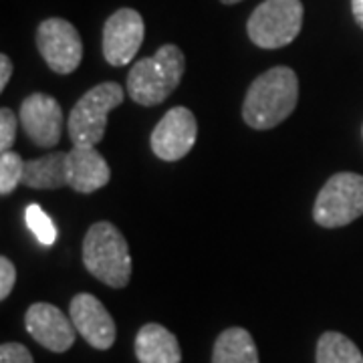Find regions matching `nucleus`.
I'll use <instances>...</instances> for the list:
<instances>
[{
  "label": "nucleus",
  "mask_w": 363,
  "mask_h": 363,
  "mask_svg": "<svg viewBox=\"0 0 363 363\" xmlns=\"http://www.w3.org/2000/svg\"><path fill=\"white\" fill-rule=\"evenodd\" d=\"M111 169L95 145H73L67 152V184L79 194L97 192L109 184Z\"/></svg>",
  "instance_id": "13"
},
{
  "label": "nucleus",
  "mask_w": 363,
  "mask_h": 363,
  "mask_svg": "<svg viewBox=\"0 0 363 363\" xmlns=\"http://www.w3.org/2000/svg\"><path fill=\"white\" fill-rule=\"evenodd\" d=\"M21 125L37 147L51 150L63 135V109L47 93H30L21 104Z\"/></svg>",
  "instance_id": "9"
},
{
  "label": "nucleus",
  "mask_w": 363,
  "mask_h": 363,
  "mask_svg": "<svg viewBox=\"0 0 363 363\" xmlns=\"http://www.w3.org/2000/svg\"><path fill=\"white\" fill-rule=\"evenodd\" d=\"M11 77H13V61L9 59V55H0V91L6 89Z\"/></svg>",
  "instance_id": "23"
},
{
  "label": "nucleus",
  "mask_w": 363,
  "mask_h": 363,
  "mask_svg": "<svg viewBox=\"0 0 363 363\" xmlns=\"http://www.w3.org/2000/svg\"><path fill=\"white\" fill-rule=\"evenodd\" d=\"M25 222L28 230L37 236L43 247H52L57 240V228L49 218V214L39 204H28L25 210Z\"/></svg>",
  "instance_id": "18"
},
{
  "label": "nucleus",
  "mask_w": 363,
  "mask_h": 363,
  "mask_svg": "<svg viewBox=\"0 0 363 363\" xmlns=\"http://www.w3.org/2000/svg\"><path fill=\"white\" fill-rule=\"evenodd\" d=\"M37 49L52 73L69 75L83 61V40L65 18H47L37 28Z\"/></svg>",
  "instance_id": "7"
},
{
  "label": "nucleus",
  "mask_w": 363,
  "mask_h": 363,
  "mask_svg": "<svg viewBox=\"0 0 363 363\" xmlns=\"http://www.w3.org/2000/svg\"><path fill=\"white\" fill-rule=\"evenodd\" d=\"M85 269L107 286L123 289L131 279V255L125 236L111 222L91 226L83 238Z\"/></svg>",
  "instance_id": "3"
},
{
  "label": "nucleus",
  "mask_w": 363,
  "mask_h": 363,
  "mask_svg": "<svg viewBox=\"0 0 363 363\" xmlns=\"http://www.w3.org/2000/svg\"><path fill=\"white\" fill-rule=\"evenodd\" d=\"M123 104V89L116 81H105L89 89L73 105L67 131L73 145H97L107 130L109 111Z\"/></svg>",
  "instance_id": "4"
},
{
  "label": "nucleus",
  "mask_w": 363,
  "mask_h": 363,
  "mask_svg": "<svg viewBox=\"0 0 363 363\" xmlns=\"http://www.w3.org/2000/svg\"><path fill=\"white\" fill-rule=\"evenodd\" d=\"M23 184L33 190H59L67 184V152H55L25 162Z\"/></svg>",
  "instance_id": "15"
},
{
  "label": "nucleus",
  "mask_w": 363,
  "mask_h": 363,
  "mask_svg": "<svg viewBox=\"0 0 363 363\" xmlns=\"http://www.w3.org/2000/svg\"><path fill=\"white\" fill-rule=\"evenodd\" d=\"M69 315L77 333L95 350H109L117 337L113 317L105 305L89 293H79L69 303Z\"/></svg>",
  "instance_id": "12"
},
{
  "label": "nucleus",
  "mask_w": 363,
  "mask_h": 363,
  "mask_svg": "<svg viewBox=\"0 0 363 363\" xmlns=\"http://www.w3.org/2000/svg\"><path fill=\"white\" fill-rule=\"evenodd\" d=\"M351 13L355 23L363 28V0H351Z\"/></svg>",
  "instance_id": "24"
},
{
  "label": "nucleus",
  "mask_w": 363,
  "mask_h": 363,
  "mask_svg": "<svg viewBox=\"0 0 363 363\" xmlns=\"http://www.w3.org/2000/svg\"><path fill=\"white\" fill-rule=\"evenodd\" d=\"M0 363H35L30 351L21 343H2Z\"/></svg>",
  "instance_id": "21"
},
{
  "label": "nucleus",
  "mask_w": 363,
  "mask_h": 363,
  "mask_svg": "<svg viewBox=\"0 0 363 363\" xmlns=\"http://www.w3.org/2000/svg\"><path fill=\"white\" fill-rule=\"evenodd\" d=\"M16 283V269L9 257H0V298H9Z\"/></svg>",
  "instance_id": "22"
},
{
  "label": "nucleus",
  "mask_w": 363,
  "mask_h": 363,
  "mask_svg": "<svg viewBox=\"0 0 363 363\" xmlns=\"http://www.w3.org/2000/svg\"><path fill=\"white\" fill-rule=\"evenodd\" d=\"M135 357L140 363H182L180 343L164 325L147 323L135 335Z\"/></svg>",
  "instance_id": "14"
},
{
  "label": "nucleus",
  "mask_w": 363,
  "mask_h": 363,
  "mask_svg": "<svg viewBox=\"0 0 363 363\" xmlns=\"http://www.w3.org/2000/svg\"><path fill=\"white\" fill-rule=\"evenodd\" d=\"M303 28L301 0H264L247 23L248 39L260 49H283L297 39Z\"/></svg>",
  "instance_id": "5"
},
{
  "label": "nucleus",
  "mask_w": 363,
  "mask_h": 363,
  "mask_svg": "<svg viewBox=\"0 0 363 363\" xmlns=\"http://www.w3.org/2000/svg\"><path fill=\"white\" fill-rule=\"evenodd\" d=\"M21 119H16L13 109L2 107L0 109V152H11L16 140V125Z\"/></svg>",
  "instance_id": "20"
},
{
  "label": "nucleus",
  "mask_w": 363,
  "mask_h": 363,
  "mask_svg": "<svg viewBox=\"0 0 363 363\" xmlns=\"http://www.w3.org/2000/svg\"><path fill=\"white\" fill-rule=\"evenodd\" d=\"M222 4H238V2H242V0H220Z\"/></svg>",
  "instance_id": "25"
},
{
  "label": "nucleus",
  "mask_w": 363,
  "mask_h": 363,
  "mask_svg": "<svg viewBox=\"0 0 363 363\" xmlns=\"http://www.w3.org/2000/svg\"><path fill=\"white\" fill-rule=\"evenodd\" d=\"M212 363H259V350L252 335L242 327L222 331L214 343Z\"/></svg>",
  "instance_id": "16"
},
{
  "label": "nucleus",
  "mask_w": 363,
  "mask_h": 363,
  "mask_svg": "<svg viewBox=\"0 0 363 363\" xmlns=\"http://www.w3.org/2000/svg\"><path fill=\"white\" fill-rule=\"evenodd\" d=\"M145 25L133 9H119L104 25V57L109 65L123 67L133 61L143 43Z\"/></svg>",
  "instance_id": "10"
},
{
  "label": "nucleus",
  "mask_w": 363,
  "mask_h": 363,
  "mask_svg": "<svg viewBox=\"0 0 363 363\" xmlns=\"http://www.w3.org/2000/svg\"><path fill=\"white\" fill-rule=\"evenodd\" d=\"M23 174H25V162L18 154L2 152L0 154V194H13L14 188L23 184Z\"/></svg>",
  "instance_id": "19"
},
{
  "label": "nucleus",
  "mask_w": 363,
  "mask_h": 363,
  "mask_svg": "<svg viewBox=\"0 0 363 363\" xmlns=\"http://www.w3.org/2000/svg\"><path fill=\"white\" fill-rule=\"evenodd\" d=\"M198 138V121L188 107H172L152 131V152L164 162H178L190 154Z\"/></svg>",
  "instance_id": "8"
},
{
  "label": "nucleus",
  "mask_w": 363,
  "mask_h": 363,
  "mask_svg": "<svg viewBox=\"0 0 363 363\" xmlns=\"http://www.w3.org/2000/svg\"><path fill=\"white\" fill-rule=\"evenodd\" d=\"M28 335L52 353H65L75 343V325L71 317L51 303H35L25 315Z\"/></svg>",
  "instance_id": "11"
},
{
  "label": "nucleus",
  "mask_w": 363,
  "mask_h": 363,
  "mask_svg": "<svg viewBox=\"0 0 363 363\" xmlns=\"http://www.w3.org/2000/svg\"><path fill=\"white\" fill-rule=\"evenodd\" d=\"M317 363H363L359 347L337 331H327L317 341Z\"/></svg>",
  "instance_id": "17"
},
{
  "label": "nucleus",
  "mask_w": 363,
  "mask_h": 363,
  "mask_svg": "<svg viewBox=\"0 0 363 363\" xmlns=\"http://www.w3.org/2000/svg\"><path fill=\"white\" fill-rule=\"evenodd\" d=\"M298 79L291 67H272L250 83L242 104V119L252 130H272L295 111Z\"/></svg>",
  "instance_id": "1"
},
{
  "label": "nucleus",
  "mask_w": 363,
  "mask_h": 363,
  "mask_svg": "<svg viewBox=\"0 0 363 363\" xmlns=\"http://www.w3.org/2000/svg\"><path fill=\"white\" fill-rule=\"evenodd\" d=\"M363 216V176L339 172L325 182L313 206V218L323 228H339Z\"/></svg>",
  "instance_id": "6"
},
{
  "label": "nucleus",
  "mask_w": 363,
  "mask_h": 363,
  "mask_svg": "<svg viewBox=\"0 0 363 363\" xmlns=\"http://www.w3.org/2000/svg\"><path fill=\"white\" fill-rule=\"evenodd\" d=\"M186 73V57L176 45H162L156 55L140 59L128 75V95L131 101L152 107L166 101L178 89Z\"/></svg>",
  "instance_id": "2"
}]
</instances>
